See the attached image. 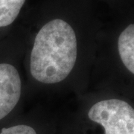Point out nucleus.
I'll list each match as a JSON object with an SVG mask.
<instances>
[{
	"label": "nucleus",
	"instance_id": "f257e3e1",
	"mask_svg": "<svg viewBox=\"0 0 134 134\" xmlns=\"http://www.w3.org/2000/svg\"><path fill=\"white\" fill-rule=\"evenodd\" d=\"M77 43L75 31L64 20L53 19L37 34L31 53L30 70L37 81H63L76 63Z\"/></svg>",
	"mask_w": 134,
	"mask_h": 134
},
{
	"label": "nucleus",
	"instance_id": "f03ea898",
	"mask_svg": "<svg viewBox=\"0 0 134 134\" xmlns=\"http://www.w3.org/2000/svg\"><path fill=\"white\" fill-rule=\"evenodd\" d=\"M88 117L104 128V134H134V108L125 100L97 102L89 110Z\"/></svg>",
	"mask_w": 134,
	"mask_h": 134
},
{
	"label": "nucleus",
	"instance_id": "20e7f679",
	"mask_svg": "<svg viewBox=\"0 0 134 134\" xmlns=\"http://www.w3.org/2000/svg\"><path fill=\"white\" fill-rule=\"evenodd\" d=\"M118 50L123 64L134 75V24L129 25L121 33Z\"/></svg>",
	"mask_w": 134,
	"mask_h": 134
},
{
	"label": "nucleus",
	"instance_id": "39448f33",
	"mask_svg": "<svg viewBox=\"0 0 134 134\" xmlns=\"http://www.w3.org/2000/svg\"><path fill=\"white\" fill-rule=\"evenodd\" d=\"M25 0H0V27L10 25L17 16Z\"/></svg>",
	"mask_w": 134,
	"mask_h": 134
},
{
	"label": "nucleus",
	"instance_id": "423d86ee",
	"mask_svg": "<svg viewBox=\"0 0 134 134\" xmlns=\"http://www.w3.org/2000/svg\"><path fill=\"white\" fill-rule=\"evenodd\" d=\"M0 134H37V132L31 126L18 125L3 128Z\"/></svg>",
	"mask_w": 134,
	"mask_h": 134
},
{
	"label": "nucleus",
	"instance_id": "7ed1b4c3",
	"mask_svg": "<svg viewBox=\"0 0 134 134\" xmlns=\"http://www.w3.org/2000/svg\"><path fill=\"white\" fill-rule=\"evenodd\" d=\"M21 80L17 69L0 63V120L14 110L21 96Z\"/></svg>",
	"mask_w": 134,
	"mask_h": 134
}]
</instances>
